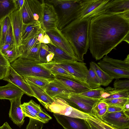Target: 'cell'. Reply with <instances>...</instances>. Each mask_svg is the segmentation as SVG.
I'll return each mask as SVG.
<instances>
[{"label":"cell","instance_id":"obj_1","mask_svg":"<svg viewBox=\"0 0 129 129\" xmlns=\"http://www.w3.org/2000/svg\"><path fill=\"white\" fill-rule=\"evenodd\" d=\"M129 35V12L104 14L91 18L89 48L96 60L107 55Z\"/></svg>","mask_w":129,"mask_h":129},{"label":"cell","instance_id":"obj_2","mask_svg":"<svg viewBox=\"0 0 129 129\" xmlns=\"http://www.w3.org/2000/svg\"><path fill=\"white\" fill-rule=\"evenodd\" d=\"M91 18L77 19L60 31L68 40L77 56L83 62L84 55L89 48V30Z\"/></svg>","mask_w":129,"mask_h":129},{"label":"cell","instance_id":"obj_3","mask_svg":"<svg viewBox=\"0 0 129 129\" xmlns=\"http://www.w3.org/2000/svg\"><path fill=\"white\" fill-rule=\"evenodd\" d=\"M49 2L58 8L57 28L60 30L71 22L77 19L82 9L83 0H52Z\"/></svg>","mask_w":129,"mask_h":129},{"label":"cell","instance_id":"obj_4","mask_svg":"<svg viewBox=\"0 0 129 129\" xmlns=\"http://www.w3.org/2000/svg\"><path fill=\"white\" fill-rule=\"evenodd\" d=\"M36 61L19 57L10 63L11 66L19 75L24 78L34 76L54 79L50 72Z\"/></svg>","mask_w":129,"mask_h":129},{"label":"cell","instance_id":"obj_5","mask_svg":"<svg viewBox=\"0 0 129 129\" xmlns=\"http://www.w3.org/2000/svg\"><path fill=\"white\" fill-rule=\"evenodd\" d=\"M64 100L68 105L76 109L91 115L96 104L101 100L82 96L71 93L58 95L56 97Z\"/></svg>","mask_w":129,"mask_h":129},{"label":"cell","instance_id":"obj_6","mask_svg":"<svg viewBox=\"0 0 129 129\" xmlns=\"http://www.w3.org/2000/svg\"><path fill=\"white\" fill-rule=\"evenodd\" d=\"M129 12V0H106L87 17L92 18L102 14H123Z\"/></svg>","mask_w":129,"mask_h":129},{"label":"cell","instance_id":"obj_7","mask_svg":"<svg viewBox=\"0 0 129 129\" xmlns=\"http://www.w3.org/2000/svg\"><path fill=\"white\" fill-rule=\"evenodd\" d=\"M53 102L47 109L49 111L54 113L68 117L83 119L86 120L89 119L90 114L80 111L69 105L64 100L54 97Z\"/></svg>","mask_w":129,"mask_h":129},{"label":"cell","instance_id":"obj_8","mask_svg":"<svg viewBox=\"0 0 129 129\" xmlns=\"http://www.w3.org/2000/svg\"><path fill=\"white\" fill-rule=\"evenodd\" d=\"M55 63L75 78L86 82L88 69L85 63L76 60L66 61Z\"/></svg>","mask_w":129,"mask_h":129},{"label":"cell","instance_id":"obj_9","mask_svg":"<svg viewBox=\"0 0 129 129\" xmlns=\"http://www.w3.org/2000/svg\"><path fill=\"white\" fill-rule=\"evenodd\" d=\"M129 115L122 110L114 112L106 113L99 118L106 123L117 129H126L129 128Z\"/></svg>","mask_w":129,"mask_h":129},{"label":"cell","instance_id":"obj_10","mask_svg":"<svg viewBox=\"0 0 129 129\" xmlns=\"http://www.w3.org/2000/svg\"><path fill=\"white\" fill-rule=\"evenodd\" d=\"M45 33L55 46L63 50L78 61L76 55L70 43L57 27L46 31Z\"/></svg>","mask_w":129,"mask_h":129},{"label":"cell","instance_id":"obj_11","mask_svg":"<svg viewBox=\"0 0 129 129\" xmlns=\"http://www.w3.org/2000/svg\"><path fill=\"white\" fill-rule=\"evenodd\" d=\"M58 20V15L53 6L45 2L41 28L46 32L57 27Z\"/></svg>","mask_w":129,"mask_h":129},{"label":"cell","instance_id":"obj_12","mask_svg":"<svg viewBox=\"0 0 129 129\" xmlns=\"http://www.w3.org/2000/svg\"><path fill=\"white\" fill-rule=\"evenodd\" d=\"M3 80L13 84L27 95L36 98L34 94L23 78L15 71L11 64L8 67L7 75Z\"/></svg>","mask_w":129,"mask_h":129},{"label":"cell","instance_id":"obj_13","mask_svg":"<svg viewBox=\"0 0 129 129\" xmlns=\"http://www.w3.org/2000/svg\"><path fill=\"white\" fill-rule=\"evenodd\" d=\"M9 16L12 28L16 47L18 52V49L21 45L22 42V34L23 23L22 10H16Z\"/></svg>","mask_w":129,"mask_h":129},{"label":"cell","instance_id":"obj_14","mask_svg":"<svg viewBox=\"0 0 129 129\" xmlns=\"http://www.w3.org/2000/svg\"><path fill=\"white\" fill-rule=\"evenodd\" d=\"M53 115L64 129H90L89 124L85 119L54 113Z\"/></svg>","mask_w":129,"mask_h":129},{"label":"cell","instance_id":"obj_15","mask_svg":"<svg viewBox=\"0 0 129 129\" xmlns=\"http://www.w3.org/2000/svg\"><path fill=\"white\" fill-rule=\"evenodd\" d=\"M23 94L10 100L11 106L9 116L13 123L20 127L24 123L25 117L21 107V99Z\"/></svg>","mask_w":129,"mask_h":129},{"label":"cell","instance_id":"obj_16","mask_svg":"<svg viewBox=\"0 0 129 129\" xmlns=\"http://www.w3.org/2000/svg\"><path fill=\"white\" fill-rule=\"evenodd\" d=\"M55 79L71 89L73 93H78L91 89L86 83L75 78L57 75Z\"/></svg>","mask_w":129,"mask_h":129},{"label":"cell","instance_id":"obj_17","mask_svg":"<svg viewBox=\"0 0 129 129\" xmlns=\"http://www.w3.org/2000/svg\"><path fill=\"white\" fill-rule=\"evenodd\" d=\"M44 90L52 98L60 94L74 93L71 89L55 79L50 82Z\"/></svg>","mask_w":129,"mask_h":129},{"label":"cell","instance_id":"obj_18","mask_svg":"<svg viewBox=\"0 0 129 129\" xmlns=\"http://www.w3.org/2000/svg\"><path fill=\"white\" fill-rule=\"evenodd\" d=\"M30 13L33 22L41 25L45 2L37 0H27Z\"/></svg>","mask_w":129,"mask_h":129},{"label":"cell","instance_id":"obj_19","mask_svg":"<svg viewBox=\"0 0 129 129\" xmlns=\"http://www.w3.org/2000/svg\"><path fill=\"white\" fill-rule=\"evenodd\" d=\"M25 80L34 94L36 98L47 109L48 106L53 102V99L49 95L43 88L28 80Z\"/></svg>","mask_w":129,"mask_h":129},{"label":"cell","instance_id":"obj_20","mask_svg":"<svg viewBox=\"0 0 129 129\" xmlns=\"http://www.w3.org/2000/svg\"><path fill=\"white\" fill-rule=\"evenodd\" d=\"M97 64L114 79L129 78V71L123 70L116 67L102 60H101Z\"/></svg>","mask_w":129,"mask_h":129},{"label":"cell","instance_id":"obj_21","mask_svg":"<svg viewBox=\"0 0 129 129\" xmlns=\"http://www.w3.org/2000/svg\"><path fill=\"white\" fill-rule=\"evenodd\" d=\"M24 93L20 89L10 82L6 85L0 86V99L13 100Z\"/></svg>","mask_w":129,"mask_h":129},{"label":"cell","instance_id":"obj_22","mask_svg":"<svg viewBox=\"0 0 129 129\" xmlns=\"http://www.w3.org/2000/svg\"><path fill=\"white\" fill-rule=\"evenodd\" d=\"M21 107L25 117L35 119L43 122L38 115V113L43 109L40 105L33 100L23 103L21 105Z\"/></svg>","mask_w":129,"mask_h":129},{"label":"cell","instance_id":"obj_23","mask_svg":"<svg viewBox=\"0 0 129 129\" xmlns=\"http://www.w3.org/2000/svg\"><path fill=\"white\" fill-rule=\"evenodd\" d=\"M106 0H83L82 10L77 19L87 18Z\"/></svg>","mask_w":129,"mask_h":129},{"label":"cell","instance_id":"obj_24","mask_svg":"<svg viewBox=\"0 0 129 129\" xmlns=\"http://www.w3.org/2000/svg\"><path fill=\"white\" fill-rule=\"evenodd\" d=\"M41 29L40 24L38 23L32 22L27 24L23 23L22 34V41L37 35Z\"/></svg>","mask_w":129,"mask_h":129},{"label":"cell","instance_id":"obj_25","mask_svg":"<svg viewBox=\"0 0 129 129\" xmlns=\"http://www.w3.org/2000/svg\"><path fill=\"white\" fill-rule=\"evenodd\" d=\"M47 45L49 51L53 52L54 55L51 62L56 63L66 61L76 60L73 57L62 49L50 44Z\"/></svg>","mask_w":129,"mask_h":129},{"label":"cell","instance_id":"obj_26","mask_svg":"<svg viewBox=\"0 0 129 129\" xmlns=\"http://www.w3.org/2000/svg\"><path fill=\"white\" fill-rule=\"evenodd\" d=\"M90 67L100 80L102 83L101 85L104 86H108L114 79L113 77L103 70L95 62H91Z\"/></svg>","mask_w":129,"mask_h":129},{"label":"cell","instance_id":"obj_27","mask_svg":"<svg viewBox=\"0 0 129 129\" xmlns=\"http://www.w3.org/2000/svg\"><path fill=\"white\" fill-rule=\"evenodd\" d=\"M17 9L15 0H0V21Z\"/></svg>","mask_w":129,"mask_h":129},{"label":"cell","instance_id":"obj_28","mask_svg":"<svg viewBox=\"0 0 129 129\" xmlns=\"http://www.w3.org/2000/svg\"><path fill=\"white\" fill-rule=\"evenodd\" d=\"M37 35L22 41L21 45L18 49L19 57L24 58L35 45L39 42Z\"/></svg>","mask_w":129,"mask_h":129},{"label":"cell","instance_id":"obj_29","mask_svg":"<svg viewBox=\"0 0 129 129\" xmlns=\"http://www.w3.org/2000/svg\"><path fill=\"white\" fill-rule=\"evenodd\" d=\"M39 64L49 70L54 76L57 75H59L75 78L55 63L51 62L45 63H39Z\"/></svg>","mask_w":129,"mask_h":129},{"label":"cell","instance_id":"obj_30","mask_svg":"<svg viewBox=\"0 0 129 129\" xmlns=\"http://www.w3.org/2000/svg\"><path fill=\"white\" fill-rule=\"evenodd\" d=\"M116 67L129 71V55L124 60L114 59L106 55L102 60Z\"/></svg>","mask_w":129,"mask_h":129},{"label":"cell","instance_id":"obj_31","mask_svg":"<svg viewBox=\"0 0 129 129\" xmlns=\"http://www.w3.org/2000/svg\"><path fill=\"white\" fill-rule=\"evenodd\" d=\"M86 82L89 85L91 89L100 87L101 82L94 72L91 68L88 70Z\"/></svg>","mask_w":129,"mask_h":129},{"label":"cell","instance_id":"obj_32","mask_svg":"<svg viewBox=\"0 0 129 129\" xmlns=\"http://www.w3.org/2000/svg\"><path fill=\"white\" fill-rule=\"evenodd\" d=\"M23 78L25 80H28L44 89L50 82L55 79L34 76H28Z\"/></svg>","mask_w":129,"mask_h":129},{"label":"cell","instance_id":"obj_33","mask_svg":"<svg viewBox=\"0 0 129 129\" xmlns=\"http://www.w3.org/2000/svg\"><path fill=\"white\" fill-rule=\"evenodd\" d=\"M87 122H89L98 129H117L108 124L102 121L96 116L90 115Z\"/></svg>","mask_w":129,"mask_h":129},{"label":"cell","instance_id":"obj_34","mask_svg":"<svg viewBox=\"0 0 129 129\" xmlns=\"http://www.w3.org/2000/svg\"><path fill=\"white\" fill-rule=\"evenodd\" d=\"M104 89L101 87L91 89L88 91L78 93V94L88 98L101 100V96Z\"/></svg>","mask_w":129,"mask_h":129},{"label":"cell","instance_id":"obj_35","mask_svg":"<svg viewBox=\"0 0 129 129\" xmlns=\"http://www.w3.org/2000/svg\"><path fill=\"white\" fill-rule=\"evenodd\" d=\"M41 43L39 42L37 43L23 58L35 61H39V50Z\"/></svg>","mask_w":129,"mask_h":129},{"label":"cell","instance_id":"obj_36","mask_svg":"<svg viewBox=\"0 0 129 129\" xmlns=\"http://www.w3.org/2000/svg\"><path fill=\"white\" fill-rule=\"evenodd\" d=\"M2 53L10 63L19 58L18 52L15 46L9 48Z\"/></svg>","mask_w":129,"mask_h":129},{"label":"cell","instance_id":"obj_37","mask_svg":"<svg viewBox=\"0 0 129 129\" xmlns=\"http://www.w3.org/2000/svg\"><path fill=\"white\" fill-rule=\"evenodd\" d=\"M22 16L23 24H27L33 22L30 13L27 0H24V1L22 9Z\"/></svg>","mask_w":129,"mask_h":129},{"label":"cell","instance_id":"obj_38","mask_svg":"<svg viewBox=\"0 0 129 129\" xmlns=\"http://www.w3.org/2000/svg\"><path fill=\"white\" fill-rule=\"evenodd\" d=\"M103 100L108 106L122 107L125 103L129 102V98H119Z\"/></svg>","mask_w":129,"mask_h":129},{"label":"cell","instance_id":"obj_39","mask_svg":"<svg viewBox=\"0 0 129 129\" xmlns=\"http://www.w3.org/2000/svg\"><path fill=\"white\" fill-rule=\"evenodd\" d=\"M50 52L47 45L41 43L39 50L40 63L47 62L46 57Z\"/></svg>","mask_w":129,"mask_h":129},{"label":"cell","instance_id":"obj_40","mask_svg":"<svg viewBox=\"0 0 129 129\" xmlns=\"http://www.w3.org/2000/svg\"><path fill=\"white\" fill-rule=\"evenodd\" d=\"M10 24L9 16L6 17L1 21L2 46L5 43L6 34Z\"/></svg>","mask_w":129,"mask_h":129},{"label":"cell","instance_id":"obj_41","mask_svg":"<svg viewBox=\"0 0 129 129\" xmlns=\"http://www.w3.org/2000/svg\"><path fill=\"white\" fill-rule=\"evenodd\" d=\"M119 98H129V89H118L104 100Z\"/></svg>","mask_w":129,"mask_h":129},{"label":"cell","instance_id":"obj_42","mask_svg":"<svg viewBox=\"0 0 129 129\" xmlns=\"http://www.w3.org/2000/svg\"><path fill=\"white\" fill-rule=\"evenodd\" d=\"M29 118V121L26 129H42L44 123L35 119Z\"/></svg>","mask_w":129,"mask_h":129},{"label":"cell","instance_id":"obj_43","mask_svg":"<svg viewBox=\"0 0 129 129\" xmlns=\"http://www.w3.org/2000/svg\"><path fill=\"white\" fill-rule=\"evenodd\" d=\"M113 85L114 88L117 89H129V80L126 79L121 80L116 79Z\"/></svg>","mask_w":129,"mask_h":129},{"label":"cell","instance_id":"obj_44","mask_svg":"<svg viewBox=\"0 0 129 129\" xmlns=\"http://www.w3.org/2000/svg\"><path fill=\"white\" fill-rule=\"evenodd\" d=\"M4 44H9L15 46L11 23L9 27Z\"/></svg>","mask_w":129,"mask_h":129},{"label":"cell","instance_id":"obj_45","mask_svg":"<svg viewBox=\"0 0 129 129\" xmlns=\"http://www.w3.org/2000/svg\"><path fill=\"white\" fill-rule=\"evenodd\" d=\"M108 106V105L103 100H101L95 105L93 109L92 114H93L97 111L107 107Z\"/></svg>","mask_w":129,"mask_h":129},{"label":"cell","instance_id":"obj_46","mask_svg":"<svg viewBox=\"0 0 129 129\" xmlns=\"http://www.w3.org/2000/svg\"><path fill=\"white\" fill-rule=\"evenodd\" d=\"M38 115L44 123H47L52 119V117L49 114L44 112L43 110L38 113Z\"/></svg>","mask_w":129,"mask_h":129},{"label":"cell","instance_id":"obj_47","mask_svg":"<svg viewBox=\"0 0 129 129\" xmlns=\"http://www.w3.org/2000/svg\"><path fill=\"white\" fill-rule=\"evenodd\" d=\"M10 65V63L4 56L0 51V65L5 67H8Z\"/></svg>","mask_w":129,"mask_h":129},{"label":"cell","instance_id":"obj_48","mask_svg":"<svg viewBox=\"0 0 129 129\" xmlns=\"http://www.w3.org/2000/svg\"><path fill=\"white\" fill-rule=\"evenodd\" d=\"M122 110L123 109L122 107L108 105L106 113L114 112Z\"/></svg>","mask_w":129,"mask_h":129},{"label":"cell","instance_id":"obj_49","mask_svg":"<svg viewBox=\"0 0 129 129\" xmlns=\"http://www.w3.org/2000/svg\"><path fill=\"white\" fill-rule=\"evenodd\" d=\"M8 67H5L0 65V80L3 79L7 75Z\"/></svg>","mask_w":129,"mask_h":129},{"label":"cell","instance_id":"obj_50","mask_svg":"<svg viewBox=\"0 0 129 129\" xmlns=\"http://www.w3.org/2000/svg\"><path fill=\"white\" fill-rule=\"evenodd\" d=\"M41 43L46 44H50L55 46L52 42L49 36L45 33Z\"/></svg>","mask_w":129,"mask_h":129},{"label":"cell","instance_id":"obj_51","mask_svg":"<svg viewBox=\"0 0 129 129\" xmlns=\"http://www.w3.org/2000/svg\"><path fill=\"white\" fill-rule=\"evenodd\" d=\"M45 33V32L41 28L37 35V40L39 42L41 43Z\"/></svg>","mask_w":129,"mask_h":129},{"label":"cell","instance_id":"obj_52","mask_svg":"<svg viewBox=\"0 0 129 129\" xmlns=\"http://www.w3.org/2000/svg\"><path fill=\"white\" fill-rule=\"evenodd\" d=\"M24 1V0H15L17 8L20 10L22 9Z\"/></svg>","mask_w":129,"mask_h":129},{"label":"cell","instance_id":"obj_53","mask_svg":"<svg viewBox=\"0 0 129 129\" xmlns=\"http://www.w3.org/2000/svg\"><path fill=\"white\" fill-rule=\"evenodd\" d=\"M13 46H15V45L9 44H4L2 46L1 51L2 53H3L8 49Z\"/></svg>","mask_w":129,"mask_h":129},{"label":"cell","instance_id":"obj_54","mask_svg":"<svg viewBox=\"0 0 129 129\" xmlns=\"http://www.w3.org/2000/svg\"><path fill=\"white\" fill-rule=\"evenodd\" d=\"M54 55L53 53L50 51V53L46 57L47 62H51L52 61Z\"/></svg>","mask_w":129,"mask_h":129},{"label":"cell","instance_id":"obj_55","mask_svg":"<svg viewBox=\"0 0 129 129\" xmlns=\"http://www.w3.org/2000/svg\"><path fill=\"white\" fill-rule=\"evenodd\" d=\"M0 129H12L7 122H5L3 125L0 126Z\"/></svg>","mask_w":129,"mask_h":129},{"label":"cell","instance_id":"obj_56","mask_svg":"<svg viewBox=\"0 0 129 129\" xmlns=\"http://www.w3.org/2000/svg\"><path fill=\"white\" fill-rule=\"evenodd\" d=\"M122 108L124 112L129 111V102L125 103Z\"/></svg>","mask_w":129,"mask_h":129},{"label":"cell","instance_id":"obj_57","mask_svg":"<svg viewBox=\"0 0 129 129\" xmlns=\"http://www.w3.org/2000/svg\"><path fill=\"white\" fill-rule=\"evenodd\" d=\"M2 46L1 21H0V51H1Z\"/></svg>","mask_w":129,"mask_h":129},{"label":"cell","instance_id":"obj_58","mask_svg":"<svg viewBox=\"0 0 129 129\" xmlns=\"http://www.w3.org/2000/svg\"><path fill=\"white\" fill-rule=\"evenodd\" d=\"M125 41L128 44L129 43V35H127L124 38L123 41Z\"/></svg>","mask_w":129,"mask_h":129},{"label":"cell","instance_id":"obj_59","mask_svg":"<svg viewBox=\"0 0 129 129\" xmlns=\"http://www.w3.org/2000/svg\"><path fill=\"white\" fill-rule=\"evenodd\" d=\"M87 122L89 125L90 129H98L89 122Z\"/></svg>","mask_w":129,"mask_h":129}]
</instances>
